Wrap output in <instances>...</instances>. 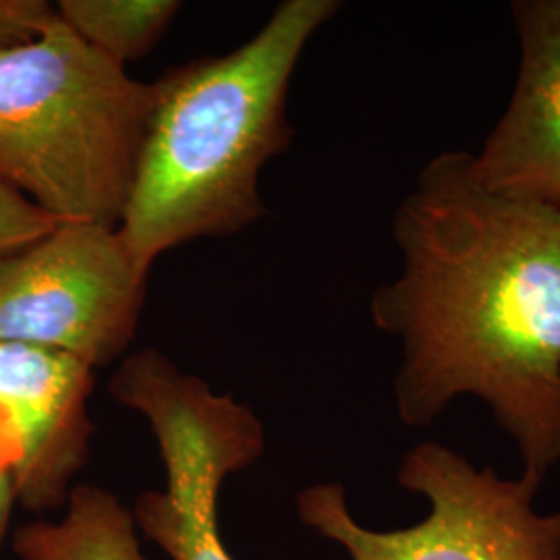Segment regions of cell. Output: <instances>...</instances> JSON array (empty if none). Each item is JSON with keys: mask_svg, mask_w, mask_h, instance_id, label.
<instances>
[{"mask_svg": "<svg viewBox=\"0 0 560 560\" xmlns=\"http://www.w3.org/2000/svg\"><path fill=\"white\" fill-rule=\"evenodd\" d=\"M393 240L399 275L370 314L400 340V420L428 428L476 397L544 483L560 463V210L488 191L469 152H442L400 201Z\"/></svg>", "mask_w": 560, "mask_h": 560, "instance_id": "1", "label": "cell"}, {"mask_svg": "<svg viewBox=\"0 0 560 560\" xmlns=\"http://www.w3.org/2000/svg\"><path fill=\"white\" fill-rule=\"evenodd\" d=\"M337 0H284L221 57L189 60L154 81L120 235L143 268L171 249L231 237L266 212V164L293 143L291 81Z\"/></svg>", "mask_w": 560, "mask_h": 560, "instance_id": "2", "label": "cell"}, {"mask_svg": "<svg viewBox=\"0 0 560 560\" xmlns=\"http://www.w3.org/2000/svg\"><path fill=\"white\" fill-rule=\"evenodd\" d=\"M154 88L55 18L0 48V183L55 222L119 226Z\"/></svg>", "mask_w": 560, "mask_h": 560, "instance_id": "3", "label": "cell"}, {"mask_svg": "<svg viewBox=\"0 0 560 560\" xmlns=\"http://www.w3.org/2000/svg\"><path fill=\"white\" fill-rule=\"evenodd\" d=\"M108 390L145 418L166 471L164 490L138 497L136 527L171 560H235L221 538L219 497L229 476L260 459L258 416L156 349L122 358Z\"/></svg>", "mask_w": 560, "mask_h": 560, "instance_id": "4", "label": "cell"}, {"mask_svg": "<svg viewBox=\"0 0 560 560\" xmlns=\"http://www.w3.org/2000/svg\"><path fill=\"white\" fill-rule=\"evenodd\" d=\"M397 481L430 504L428 517L405 529L360 525L340 483L305 488L298 513L351 560H560V511L534 506L541 481L525 474L504 480L434 441L405 455Z\"/></svg>", "mask_w": 560, "mask_h": 560, "instance_id": "5", "label": "cell"}, {"mask_svg": "<svg viewBox=\"0 0 560 560\" xmlns=\"http://www.w3.org/2000/svg\"><path fill=\"white\" fill-rule=\"evenodd\" d=\"M150 270L119 226L57 222L0 256V342L59 351L92 370L129 349L140 326Z\"/></svg>", "mask_w": 560, "mask_h": 560, "instance_id": "6", "label": "cell"}, {"mask_svg": "<svg viewBox=\"0 0 560 560\" xmlns=\"http://www.w3.org/2000/svg\"><path fill=\"white\" fill-rule=\"evenodd\" d=\"M94 370L59 351L0 342V451L15 502L32 513L62 509L90 451Z\"/></svg>", "mask_w": 560, "mask_h": 560, "instance_id": "7", "label": "cell"}, {"mask_svg": "<svg viewBox=\"0 0 560 560\" xmlns=\"http://www.w3.org/2000/svg\"><path fill=\"white\" fill-rule=\"evenodd\" d=\"M517 85L478 154L483 189L560 210V0H517Z\"/></svg>", "mask_w": 560, "mask_h": 560, "instance_id": "8", "label": "cell"}, {"mask_svg": "<svg viewBox=\"0 0 560 560\" xmlns=\"http://www.w3.org/2000/svg\"><path fill=\"white\" fill-rule=\"evenodd\" d=\"M59 521H34L13 534L20 560H145L133 513L98 486H73Z\"/></svg>", "mask_w": 560, "mask_h": 560, "instance_id": "9", "label": "cell"}, {"mask_svg": "<svg viewBox=\"0 0 560 560\" xmlns=\"http://www.w3.org/2000/svg\"><path fill=\"white\" fill-rule=\"evenodd\" d=\"M177 0H59L57 18L122 67L145 57L179 15Z\"/></svg>", "mask_w": 560, "mask_h": 560, "instance_id": "10", "label": "cell"}, {"mask_svg": "<svg viewBox=\"0 0 560 560\" xmlns=\"http://www.w3.org/2000/svg\"><path fill=\"white\" fill-rule=\"evenodd\" d=\"M57 222L0 183V256L48 233Z\"/></svg>", "mask_w": 560, "mask_h": 560, "instance_id": "11", "label": "cell"}, {"mask_svg": "<svg viewBox=\"0 0 560 560\" xmlns=\"http://www.w3.org/2000/svg\"><path fill=\"white\" fill-rule=\"evenodd\" d=\"M52 18L46 0H0V48L36 36Z\"/></svg>", "mask_w": 560, "mask_h": 560, "instance_id": "12", "label": "cell"}, {"mask_svg": "<svg viewBox=\"0 0 560 560\" xmlns=\"http://www.w3.org/2000/svg\"><path fill=\"white\" fill-rule=\"evenodd\" d=\"M15 486L11 476V463L0 453V541L7 532L11 511L15 506Z\"/></svg>", "mask_w": 560, "mask_h": 560, "instance_id": "13", "label": "cell"}]
</instances>
